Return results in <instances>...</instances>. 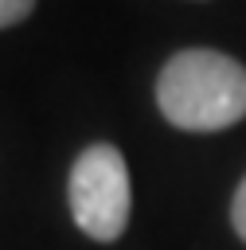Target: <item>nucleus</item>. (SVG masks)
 Returning a JSON list of instances; mask_svg holds the SVG:
<instances>
[{
	"label": "nucleus",
	"instance_id": "obj_4",
	"mask_svg": "<svg viewBox=\"0 0 246 250\" xmlns=\"http://www.w3.org/2000/svg\"><path fill=\"white\" fill-rule=\"evenodd\" d=\"M35 8V0H0V27H12L20 20H27Z\"/></svg>",
	"mask_w": 246,
	"mask_h": 250
},
{
	"label": "nucleus",
	"instance_id": "obj_1",
	"mask_svg": "<svg viewBox=\"0 0 246 250\" xmlns=\"http://www.w3.org/2000/svg\"><path fill=\"white\" fill-rule=\"evenodd\" d=\"M160 113L187 133H219L246 117V66L211 47L176 51L156 78Z\"/></svg>",
	"mask_w": 246,
	"mask_h": 250
},
{
	"label": "nucleus",
	"instance_id": "obj_3",
	"mask_svg": "<svg viewBox=\"0 0 246 250\" xmlns=\"http://www.w3.org/2000/svg\"><path fill=\"white\" fill-rule=\"evenodd\" d=\"M230 227L246 242V176H242V184L234 188V199H230Z\"/></svg>",
	"mask_w": 246,
	"mask_h": 250
},
{
	"label": "nucleus",
	"instance_id": "obj_2",
	"mask_svg": "<svg viewBox=\"0 0 246 250\" xmlns=\"http://www.w3.org/2000/svg\"><path fill=\"white\" fill-rule=\"evenodd\" d=\"M66 199H70V219L82 234H90L94 242L121 238L129 227V207H133L125 156L113 145L82 148L66 180Z\"/></svg>",
	"mask_w": 246,
	"mask_h": 250
}]
</instances>
